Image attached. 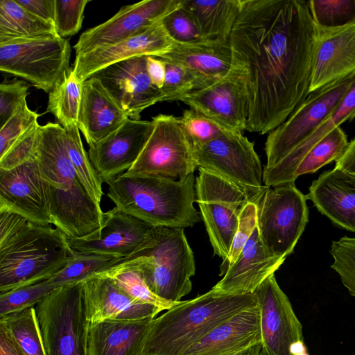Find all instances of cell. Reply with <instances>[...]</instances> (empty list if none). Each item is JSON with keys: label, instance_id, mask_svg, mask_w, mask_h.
I'll return each mask as SVG.
<instances>
[{"label": "cell", "instance_id": "1", "mask_svg": "<svg viewBox=\"0 0 355 355\" xmlns=\"http://www.w3.org/2000/svg\"><path fill=\"white\" fill-rule=\"evenodd\" d=\"M316 40L308 1L243 0L230 44L248 92L246 130L268 134L309 95Z\"/></svg>", "mask_w": 355, "mask_h": 355}, {"label": "cell", "instance_id": "2", "mask_svg": "<svg viewBox=\"0 0 355 355\" xmlns=\"http://www.w3.org/2000/svg\"><path fill=\"white\" fill-rule=\"evenodd\" d=\"M73 252L58 228L0 210V293L50 279Z\"/></svg>", "mask_w": 355, "mask_h": 355}, {"label": "cell", "instance_id": "3", "mask_svg": "<svg viewBox=\"0 0 355 355\" xmlns=\"http://www.w3.org/2000/svg\"><path fill=\"white\" fill-rule=\"evenodd\" d=\"M36 158L52 225L70 238H82L97 230L104 212L84 187L68 157L60 124L41 125Z\"/></svg>", "mask_w": 355, "mask_h": 355}, {"label": "cell", "instance_id": "4", "mask_svg": "<svg viewBox=\"0 0 355 355\" xmlns=\"http://www.w3.org/2000/svg\"><path fill=\"white\" fill-rule=\"evenodd\" d=\"M255 306L254 293L225 294L214 288L180 301L152 320L143 355H183L212 329Z\"/></svg>", "mask_w": 355, "mask_h": 355}, {"label": "cell", "instance_id": "5", "mask_svg": "<svg viewBox=\"0 0 355 355\" xmlns=\"http://www.w3.org/2000/svg\"><path fill=\"white\" fill-rule=\"evenodd\" d=\"M194 183L193 173L178 180L121 174L107 184V196L114 207L151 226L184 228L199 221Z\"/></svg>", "mask_w": 355, "mask_h": 355}, {"label": "cell", "instance_id": "6", "mask_svg": "<svg viewBox=\"0 0 355 355\" xmlns=\"http://www.w3.org/2000/svg\"><path fill=\"white\" fill-rule=\"evenodd\" d=\"M149 289L159 298L178 302L192 288L196 266L184 228L156 227V241L135 256Z\"/></svg>", "mask_w": 355, "mask_h": 355}, {"label": "cell", "instance_id": "7", "mask_svg": "<svg viewBox=\"0 0 355 355\" xmlns=\"http://www.w3.org/2000/svg\"><path fill=\"white\" fill-rule=\"evenodd\" d=\"M35 308L47 355H87L83 282L57 287Z\"/></svg>", "mask_w": 355, "mask_h": 355}, {"label": "cell", "instance_id": "8", "mask_svg": "<svg viewBox=\"0 0 355 355\" xmlns=\"http://www.w3.org/2000/svg\"><path fill=\"white\" fill-rule=\"evenodd\" d=\"M198 168L234 185L257 203L269 187L263 183V169L254 143L242 132L225 131L215 139L192 147Z\"/></svg>", "mask_w": 355, "mask_h": 355}, {"label": "cell", "instance_id": "9", "mask_svg": "<svg viewBox=\"0 0 355 355\" xmlns=\"http://www.w3.org/2000/svg\"><path fill=\"white\" fill-rule=\"evenodd\" d=\"M71 46L59 35L0 43V70L49 94L71 69Z\"/></svg>", "mask_w": 355, "mask_h": 355}, {"label": "cell", "instance_id": "10", "mask_svg": "<svg viewBox=\"0 0 355 355\" xmlns=\"http://www.w3.org/2000/svg\"><path fill=\"white\" fill-rule=\"evenodd\" d=\"M355 73L310 92L288 119L270 132L265 142L270 168L310 136L337 109L350 89Z\"/></svg>", "mask_w": 355, "mask_h": 355}, {"label": "cell", "instance_id": "11", "mask_svg": "<svg viewBox=\"0 0 355 355\" xmlns=\"http://www.w3.org/2000/svg\"><path fill=\"white\" fill-rule=\"evenodd\" d=\"M306 200L292 182L268 187L256 203L260 237L274 255L293 252L309 220Z\"/></svg>", "mask_w": 355, "mask_h": 355}, {"label": "cell", "instance_id": "12", "mask_svg": "<svg viewBox=\"0 0 355 355\" xmlns=\"http://www.w3.org/2000/svg\"><path fill=\"white\" fill-rule=\"evenodd\" d=\"M153 128L138 158L125 176L159 175L181 179L198 167L192 146L180 117L160 114L152 118Z\"/></svg>", "mask_w": 355, "mask_h": 355}, {"label": "cell", "instance_id": "13", "mask_svg": "<svg viewBox=\"0 0 355 355\" xmlns=\"http://www.w3.org/2000/svg\"><path fill=\"white\" fill-rule=\"evenodd\" d=\"M196 180V202L214 254L225 261L239 223L245 193L224 179L202 168Z\"/></svg>", "mask_w": 355, "mask_h": 355}, {"label": "cell", "instance_id": "14", "mask_svg": "<svg viewBox=\"0 0 355 355\" xmlns=\"http://www.w3.org/2000/svg\"><path fill=\"white\" fill-rule=\"evenodd\" d=\"M260 314L262 350L267 355H299L305 352L302 325L275 274L253 293Z\"/></svg>", "mask_w": 355, "mask_h": 355}, {"label": "cell", "instance_id": "15", "mask_svg": "<svg viewBox=\"0 0 355 355\" xmlns=\"http://www.w3.org/2000/svg\"><path fill=\"white\" fill-rule=\"evenodd\" d=\"M70 248L79 252L128 259L151 248L156 241V227L116 207L103 214L101 225L82 238L67 236Z\"/></svg>", "mask_w": 355, "mask_h": 355}, {"label": "cell", "instance_id": "16", "mask_svg": "<svg viewBox=\"0 0 355 355\" xmlns=\"http://www.w3.org/2000/svg\"><path fill=\"white\" fill-rule=\"evenodd\" d=\"M181 6V0H145L122 7L107 21L84 31L76 55L110 46L142 33Z\"/></svg>", "mask_w": 355, "mask_h": 355}, {"label": "cell", "instance_id": "17", "mask_svg": "<svg viewBox=\"0 0 355 355\" xmlns=\"http://www.w3.org/2000/svg\"><path fill=\"white\" fill-rule=\"evenodd\" d=\"M179 101L209 118L225 130L240 132L246 130L248 92L243 75L232 67L228 74L220 80L190 92Z\"/></svg>", "mask_w": 355, "mask_h": 355}, {"label": "cell", "instance_id": "18", "mask_svg": "<svg viewBox=\"0 0 355 355\" xmlns=\"http://www.w3.org/2000/svg\"><path fill=\"white\" fill-rule=\"evenodd\" d=\"M146 57L112 64L92 76L101 81L128 117L133 120H140L145 109L164 101L161 89L152 84L148 75Z\"/></svg>", "mask_w": 355, "mask_h": 355}, {"label": "cell", "instance_id": "19", "mask_svg": "<svg viewBox=\"0 0 355 355\" xmlns=\"http://www.w3.org/2000/svg\"><path fill=\"white\" fill-rule=\"evenodd\" d=\"M0 210L16 213L34 223L52 225L36 157L9 170L0 169Z\"/></svg>", "mask_w": 355, "mask_h": 355}, {"label": "cell", "instance_id": "20", "mask_svg": "<svg viewBox=\"0 0 355 355\" xmlns=\"http://www.w3.org/2000/svg\"><path fill=\"white\" fill-rule=\"evenodd\" d=\"M153 128L152 120L128 118L116 130L89 146L90 162L103 182L107 184L130 168Z\"/></svg>", "mask_w": 355, "mask_h": 355}, {"label": "cell", "instance_id": "21", "mask_svg": "<svg viewBox=\"0 0 355 355\" xmlns=\"http://www.w3.org/2000/svg\"><path fill=\"white\" fill-rule=\"evenodd\" d=\"M175 44L162 21L125 40L76 55L73 69L83 83L96 72L112 64L135 57H159L168 53Z\"/></svg>", "mask_w": 355, "mask_h": 355}, {"label": "cell", "instance_id": "22", "mask_svg": "<svg viewBox=\"0 0 355 355\" xmlns=\"http://www.w3.org/2000/svg\"><path fill=\"white\" fill-rule=\"evenodd\" d=\"M316 26L309 93L355 73V21L336 28Z\"/></svg>", "mask_w": 355, "mask_h": 355}, {"label": "cell", "instance_id": "23", "mask_svg": "<svg viewBox=\"0 0 355 355\" xmlns=\"http://www.w3.org/2000/svg\"><path fill=\"white\" fill-rule=\"evenodd\" d=\"M89 324L104 320H141L155 318L160 308L139 302L120 288L111 279L96 274L83 282Z\"/></svg>", "mask_w": 355, "mask_h": 355}, {"label": "cell", "instance_id": "24", "mask_svg": "<svg viewBox=\"0 0 355 355\" xmlns=\"http://www.w3.org/2000/svg\"><path fill=\"white\" fill-rule=\"evenodd\" d=\"M285 259L268 250L257 226L235 262L212 288L225 294L253 293L265 279L275 274Z\"/></svg>", "mask_w": 355, "mask_h": 355}, {"label": "cell", "instance_id": "25", "mask_svg": "<svg viewBox=\"0 0 355 355\" xmlns=\"http://www.w3.org/2000/svg\"><path fill=\"white\" fill-rule=\"evenodd\" d=\"M306 198L335 225L355 232V176L336 167L324 171L309 189Z\"/></svg>", "mask_w": 355, "mask_h": 355}, {"label": "cell", "instance_id": "26", "mask_svg": "<svg viewBox=\"0 0 355 355\" xmlns=\"http://www.w3.org/2000/svg\"><path fill=\"white\" fill-rule=\"evenodd\" d=\"M259 343L260 314L255 306L212 329L183 355H237Z\"/></svg>", "mask_w": 355, "mask_h": 355}, {"label": "cell", "instance_id": "27", "mask_svg": "<svg viewBox=\"0 0 355 355\" xmlns=\"http://www.w3.org/2000/svg\"><path fill=\"white\" fill-rule=\"evenodd\" d=\"M128 118L99 79L91 76L83 82L78 127L89 146L116 130Z\"/></svg>", "mask_w": 355, "mask_h": 355}, {"label": "cell", "instance_id": "28", "mask_svg": "<svg viewBox=\"0 0 355 355\" xmlns=\"http://www.w3.org/2000/svg\"><path fill=\"white\" fill-rule=\"evenodd\" d=\"M158 58L183 68L193 80L196 89L210 86L224 78L231 71L232 64L230 42L176 44L168 53Z\"/></svg>", "mask_w": 355, "mask_h": 355}, {"label": "cell", "instance_id": "29", "mask_svg": "<svg viewBox=\"0 0 355 355\" xmlns=\"http://www.w3.org/2000/svg\"><path fill=\"white\" fill-rule=\"evenodd\" d=\"M153 319H107L89 324L87 355H143Z\"/></svg>", "mask_w": 355, "mask_h": 355}, {"label": "cell", "instance_id": "30", "mask_svg": "<svg viewBox=\"0 0 355 355\" xmlns=\"http://www.w3.org/2000/svg\"><path fill=\"white\" fill-rule=\"evenodd\" d=\"M354 118L355 78L339 106L323 123L275 165L263 168L264 185L272 187L294 182L296 170L311 149L334 128Z\"/></svg>", "mask_w": 355, "mask_h": 355}, {"label": "cell", "instance_id": "31", "mask_svg": "<svg viewBox=\"0 0 355 355\" xmlns=\"http://www.w3.org/2000/svg\"><path fill=\"white\" fill-rule=\"evenodd\" d=\"M243 0H181V8L193 20L208 43H227Z\"/></svg>", "mask_w": 355, "mask_h": 355}, {"label": "cell", "instance_id": "32", "mask_svg": "<svg viewBox=\"0 0 355 355\" xmlns=\"http://www.w3.org/2000/svg\"><path fill=\"white\" fill-rule=\"evenodd\" d=\"M55 35H58L53 23L35 16L15 0L0 1V43Z\"/></svg>", "mask_w": 355, "mask_h": 355}, {"label": "cell", "instance_id": "33", "mask_svg": "<svg viewBox=\"0 0 355 355\" xmlns=\"http://www.w3.org/2000/svg\"><path fill=\"white\" fill-rule=\"evenodd\" d=\"M111 279L120 288L134 299L155 305L163 311L168 310L178 302L164 300L155 295L146 285L137 259H125L119 263L100 273Z\"/></svg>", "mask_w": 355, "mask_h": 355}, {"label": "cell", "instance_id": "34", "mask_svg": "<svg viewBox=\"0 0 355 355\" xmlns=\"http://www.w3.org/2000/svg\"><path fill=\"white\" fill-rule=\"evenodd\" d=\"M83 85V83L71 68L56 87L49 94L46 110L55 117L63 128L78 124Z\"/></svg>", "mask_w": 355, "mask_h": 355}, {"label": "cell", "instance_id": "35", "mask_svg": "<svg viewBox=\"0 0 355 355\" xmlns=\"http://www.w3.org/2000/svg\"><path fill=\"white\" fill-rule=\"evenodd\" d=\"M0 324L25 355H47L34 306L0 317Z\"/></svg>", "mask_w": 355, "mask_h": 355}, {"label": "cell", "instance_id": "36", "mask_svg": "<svg viewBox=\"0 0 355 355\" xmlns=\"http://www.w3.org/2000/svg\"><path fill=\"white\" fill-rule=\"evenodd\" d=\"M123 259L113 256L73 250L63 268L48 280L55 287L82 282Z\"/></svg>", "mask_w": 355, "mask_h": 355}, {"label": "cell", "instance_id": "37", "mask_svg": "<svg viewBox=\"0 0 355 355\" xmlns=\"http://www.w3.org/2000/svg\"><path fill=\"white\" fill-rule=\"evenodd\" d=\"M67 153L84 187L98 204L103 195V183L90 162L80 135L78 124L63 128Z\"/></svg>", "mask_w": 355, "mask_h": 355}, {"label": "cell", "instance_id": "38", "mask_svg": "<svg viewBox=\"0 0 355 355\" xmlns=\"http://www.w3.org/2000/svg\"><path fill=\"white\" fill-rule=\"evenodd\" d=\"M348 143L347 135L340 126L334 128L306 154L296 170V179L302 175L313 173L323 166L336 161Z\"/></svg>", "mask_w": 355, "mask_h": 355}, {"label": "cell", "instance_id": "39", "mask_svg": "<svg viewBox=\"0 0 355 355\" xmlns=\"http://www.w3.org/2000/svg\"><path fill=\"white\" fill-rule=\"evenodd\" d=\"M308 4L318 26L336 28L355 21V0H309Z\"/></svg>", "mask_w": 355, "mask_h": 355}, {"label": "cell", "instance_id": "40", "mask_svg": "<svg viewBox=\"0 0 355 355\" xmlns=\"http://www.w3.org/2000/svg\"><path fill=\"white\" fill-rule=\"evenodd\" d=\"M56 288L47 279L0 293V317L34 306Z\"/></svg>", "mask_w": 355, "mask_h": 355}, {"label": "cell", "instance_id": "41", "mask_svg": "<svg viewBox=\"0 0 355 355\" xmlns=\"http://www.w3.org/2000/svg\"><path fill=\"white\" fill-rule=\"evenodd\" d=\"M329 252L334 259L331 268L338 273L343 286L355 298V238L344 236L334 241Z\"/></svg>", "mask_w": 355, "mask_h": 355}, {"label": "cell", "instance_id": "42", "mask_svg": "<svg viewBox=\"0 0 355 355\" xmlns=\"http://www.w3.org/2000/svg\"><path fill=\"white\" fill-rule=\"evenodd\" d=\"M162 24L170 37L177 44L196 45L208 43L202 36L193 20L181 7L167 15L163 19Z\"/></svg>", "mask_w": 355, "mask_h": 355}, {"label": "cell", "instance_id": "43", "mask_svg": "<svg viewBox=\"0 0 355 355\" xmlns=\"http://www.w3.org/2000/svg\"><path fill=\"white\" fill-rule=\"evenodd\" d=\"M257 226V207L255 203L248 201L241 209L238 227L232 240L229 254L220 266V275H224L235 262Z\"/></svg>", "mask_w": 355, "mask_h": 355}, {"label": "cell", "instance_id": "44", "mask_svg": "<svg viewBox=\"0 0 355 355\" xmlns=\"http://www.w3.org/2000/svg\"><path fill=\"white\" fill-rule=\"evenodd\" d=\"M88 3V0H55L54 25L60 37H70L80 30Z\"/></svg>", "mask_w": 355, "mask_h": 355}, {"label": "cell", "instance_id": "45", "mask_svg": "<svg viewBox=\"0 0 355 355\" xmlns=\"http://www.w3.org/2000/svg\"><path fill=\"white\" fill-rule=\"evenodd\" d=\"M40 128L34 124L0 157V169L9 170L36 157Z\"/></svg>", "mask_w": 355, "mask_h": 355}, {"label": "cell", "instance_id": "46", "mask_svg": "<svg viewBox=\"0 0 355 355\" xmlns=\"http://www.w3.org/2000/svg\"><path fill=\"white\" fill-rule=\"evenodd\" d=\"M39 114L29 109L25 100L0 129V157L34 124Z\"/></svg>", "mask_w": 355, "mask_h": 355}, {"label": "cell", "instance_id": "47", "mask_svg": "<svg viewBox=\"0 0 355 355\" xmlns=\"http://www.w3.org/2000/svg\"><path fill=\"white\" fill-rule=\"evenodd\" d=\"M180 118L192 147L205 144L227 131L191 108L185 110Z\"/></svg>", "mask_w": 355, "mask_h": 355}, {"label": "cell", "instance_id": "48", "mask_svg": "<svg viewBox=\"0 0 355 355\" xmlns=\"http://www.w3.org/2000/svg\"><path fill=\"white\" fill-rule=\"evenodd\" d=\"M166 63L165 80L161 89L164 101H180L182 96L196 89V85L183 68L171 62Z\"/></svg>", "mask_w": 355, "mask_h": 355}, {"label": "cell", "instance_id": "49", "mask_svg": "<svg viewBox=\"0 0 355 355\" xmlns=\"http://www.w3.org/2000/svg\"><path fill=\"white\" fill-rule=\"evenodd\" d=\"M29 85L24 80H14L0 85V125L16 112L26 100Z\"/></svg>", "mask_w": 355, "mask_h": 355}, {"label": "cell", "instance_id": "50", "mask_svg": "<svg viewBox=\"0 0 355 355\" xmlns=\"http://www.w3.org/2000/svg\"><path fill=\"white\" fill-rule=\"evenodd\" d=\"M35 16L54 24L55 0H15Z\"/></svg>", "mask_w": 355, "mask_h": 355}, {"label": "cell", "instance_id": "51", "mask_svg": "<svg viewBox=\"0 0 355 355\" xmlns=\"http://www.w3.org/2000/svg\"><path fill=\"white\" fill-rule=\"evenodd\" d=\"M166 63L155 56L146 57V71L152 84L162 89L166 76Z\"/></svg>", "mask_w": 355, "mask_h": 355}, {"label": "cell", "instance_id": "52", "mask_svg": "<svg viewBox=\"0 0 355 355\" xmlns=\"http://www.w3.org/2000/svg\"><path fill=\"white\" fill-rule=\"evenodd\" d=\"M336 168L355 176V137L336 161Z\"/></svg>", "mask_w": 355, "mask_h": 355}, {"label": "cell", "instance_id": "53", "mask_svg": "<svg viewBox=\"0 0 355 355\" xmlns=\"http://www.w3.org/2000/svg\"><path fill=\"white\" fill-rule=\"evenodd\" d=\"M0 355H25L2 324H0Z\"/></svg>", "mask_w": 355, "mask_h": 355}, {"label": "cell", "instance_id": "54", "mask_svg": "<svg viewBox=\"0 0 355 355\" xmlns=\"http://www.w3.org/2000/svg\"><path fill=\"white\" fill-rule=\"evenodd\" d=\"M261 349V343H259L247 349L237 355H259Z\"/></svg>", "mask_w": 355, "mask_h": 355}, {"label": "cell", "instance_id": "55", "mask_svg": "<svg viewBox=\"0 0 355 355\" xmlns=\"http://www.w3.org/2000/svg\"><path fill=\"white\" fill-rule=\"evenodd\" d=\"M259 355H267L261 349V351L260 352V354Z\"/></svg>", "mask_w": 355, "mask_h": 355}]
</instances>
